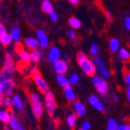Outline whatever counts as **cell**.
Returning <instances> with one entry per match:
<instances>
[{
	"label": "cell",
	"instance_id": "38",
	"mask_svg": "<svg viewBox=\"0 0 130 130\" xmlns=\"http://www.w3.org/2000/svg\"><path fill=\"white\" fill-rule=\"evenodd\" d=\"M30 74H31V76H37V75L40 74V72H39V70H38V68H37V67H33L32 69H31V71H30Z\"/></svg>",
	"mask_w": 130,
	"mask_h": 130
},
{
	"label": "cell",
	"instance_id": "11",
	"mask_svg": "<svg viewBox=\"0 0 130 130\" xmlns=\"http://www.w3.org/2000/svg\"><path fill=\"white\" fill-rule=\"evenodd\" d=\"M37 40L39 42V45L43 48L47 47L49 41H48V37H46V33L44 32L43 30H41V29H39V30L37 31Z\"/></svg>",
	"mask_w": 130,
	"mask_h": 130
},
{
	"label": "cell",
	"instance_id": "8",
	"mask_svg": "<svg viewBox=\"0 0 130 130\" xmlns=\"http://www.w3.org/2000/svg\"><path fill=\"white\" fill-rule=\"evenodd\" d=\"M54 69L57 73V75H65L68 69V66L65 60H57L54 63Z\"/></svg>",
	"mask_w": 130,
	"mask_h": 130
},
{
	"label": "cell",
	"instance_id": "29",
	"mask_svg": "<svg viewBox=\"0 0 130 130\" xmlns=\"http://www.w3.org/2000/svg\"><path fill=\"white\" fill-rule=\"evenodd\" d=\"M8 123H9V126H10V127L12 128L13 130H15V128L18 126V125L20 124L19 122H18V118H17V117H15V116H13V115L10 116V118H9Z\"/></svg>",
	"mask_w": 130,
	"mask_h": 130
},
{
	"label": "cell",
	"instance_id": "19",
	"mask_svg": "<svg viewBox=\"0 0 130 130\" xmlns=\"http://www.w3.org/2000/svg\"><path fill=\"white\" fill-rule=\"evenodd\" d=\"M56 80H57V83L59 84V86H61L64 88L70 87L69 80H68V78H67V76L65 75H57L56 76Z\"/></svg>",
	"mask_w": 130,
	"mask_h": 130
},
{
	"label": "cell",
	"instance_id": "13",
	"mask_svg": "<svg viewBox=\"0 0 130 130\" xmlns=\"http://www.w3.org/2000/svg\"><path fill=\"white\" fill-rule=\"evenodd\" d=\"M24 41L26 47L30 50H36L37 48H39V46H40L38 40L37 38H35V37H26Z\"/></svg>",
	"mask_w": 130,
	"mask_h": 130
},
{
	"label": "cell",
	"instance_id": "39",
	"mask_svg": "<svg viewBox=\"0 0 130 130\" xmlns=\"http://www.w3.org/2000/svg\"><path fill=\"white\" fill-rule=\"evenodd\" d=\"M125 26H126V28L127 29V30H129L130 29V18L129 17H126V18H125Z\"/></svg>",
	"mask_w": 130,
	"mask_h": 130
},
{
	"label": "cell",
	"instance_id": "41",
	"mask_svg": "<svg viewBox=\"0 0 130 130\" xmlns=\"http://www.w3.org/2000/svg\"><path fill=\"white\" fill-rule=\"evenodd\" d=\"M69 1L70 4L74 5V6H76V5H78L79 3H80V0H68Z\"/></svg>",
	"mask_w": 130,
	"mask_h": 130
},
{
	"label": "cell",
	"instance_id": "37",
	"mask_svg": "<svg viewBox=\"0 0 130 130\" xmlns=\"http://www.w3.org/2000/svg\"><path fill=\"white\" fill-rule=\"evenodd\" d=\"M117 130H130V126L126 125V124H123V125H119L117 126Z\"/></svg>",
	"mask_w": 130,
	"mask_h": 130
},
{
	"label": "cell",
	"instance_id": "33",
	"mask_svg": "<svg viewBox=\"0 0 130 130\" xmlns=\"http://www.w3.org/2000/svg\"><path fill=\"white\" fill-rule=\"evenodd\" d=\"M49 18L53 22H56H56L58 21V15H57V14L55 11H52L51 13H49Z\"/></svg>",
	"mask_w": 130,
	"mask_h": 130
},
{
	"label": "cell",
	"instance_id": "36",
	"mask_svg": "<svg viewBox=\"0 0 130 130\" xmlns=\"http://www.w3.org/2000/svg\"><path fill=\"white\" fill-rule=\"evenodd\" d=\"M67 37H69L70 39H75L76 37V34L73 29H69L68 32H67Z\"/></svg>",
	"mask_w": 130,
	"mask_h": 130
},
{
	"label": "cell",
	"instance_id": "26",
	"mask_svg": "<svg viewBox=\"0 0 130 130\" xmlns=\"http://www.w3.org/2000/svg\"><path fill=\"white\" fill-rule=\"evenodd\" d=\"M10 114L7 111L3 110L1 107H0V121H2L3 123L7 124L8 123L9 118H10Z\"/></svg>",
	"mask_w": 130,
	"mask_h": 130
},
{
	"label": "cell",
	"instance_id": "45",
	"mask_svg": "<svg viewBox=\"0 0 130 130\" xmlns=\"http://www.w3.org/2000/svg\"><path fill=\"white\" fill-rule=\"evenodd\" d=\"M15 130H25V128H24V126H22L21 124H19V125H18V126L15 128Z\"/></svg>",
	"mask_w": 130,
	"mask_h": 130
},
{
	"label": "cell",
	"instance_id": "7",
	"mask_svg": "<svg viewBox=\"0 0 130 130\" xmlns=\"http://www.w3.org/2000/svg\"><path fill=\"white\" fill-rule=\"evenodd\" d=\"M93 63H94V65L95 66V68L100 72V74L102 75L104 77L107 78L110 76L111 73L107 70V68H106V66H105V63L101 59L98 58V57H95V58L94 59Z\"/></svg>",
	"mask_w": 130,
	"mask_h": 130
},
{
	"label": "cell",
	"instance_id": "1",
	"mask_svg": "<svg viewBox=\"0 0 130 130\" xmlns=\"http://www.w3.org/2000/svg\"><path fill=\"white\" fill-rule=\"evenodd\" d=\"M76 61L80 68L83 70L85 74L88 76H93L95 75V66L94 65L93 61L87 57L83 52H79L76 55Z\"/></svg>",
	"mask_w": 130,
	"mask_h": 130
},
{
	"label": "cell",
	"instance_id": "23",
	"mask_svg": "<svg viewBox=\"0 0 130 130\" xmlns=\"http://www.w3.org/2000/svg\"><path fill=\"white\" fill-rule=\"evenodd\" d=\"M10 37L12 38V40L15 42L17 44H19V38H20V30L19 28L15 27L12 29L10 33Z\"/></svg>",
	"mask_w": 130,
	"mask_h": 130
},
{
	"label": "cell",
	"instance_id": "42",
	"mask_svg": "<svg viewBox=\"0 0 130 130\" xmlns=\"http://www.w3.org/2000/svg\"><path fill=\"white\" fill-rule=\"evenodd\" d=\"M106 18H107V19H108V21H111V20H112V15H111V13L109 12V11H106Z\"/></svg>",
	"mask_w": 130,
	"mask_h": 130
},
{
	"label": "cell",
	"instance_id": "21",
	"mask_svg": "<svg viewBox=\"0 0 130 130\" xmlns=\"http://www.w3.org/2000/svg\"><path fill=\"white\" fill-rule=\"evenodd\" d=\"M68 24H69V26H71L73 29H78V28L81 27L82 23H81V21L78 19L77 18L72 17V18H70L69 20H68Z\"/></svg>",
	"mask_w": 130,
	"mask_h": 130
},
{
	"label": "cell",
	"instance_id": "48",
	"mask_svg": "<svg viewBox=\"0 0 130 130\" xmlns=\"http://www.w3.org/2000/svg\"><path fill=\"white\" fill-rule=\"evenodd\" d=\"M67 58H68V56H67V55H64V56H63V60H65V61H66Z\"/></svg>",
	"mask_w": 130,
	"mask_h": 130
},
{
	"label": "cell",
	"instance_id": "22",
	"mask_svg": "<svg viewBox=\"0 0 130 130\" xmlns=\"http://www.w3.org/2000/svg\"><path fill=\"white\" fill-rule=\"evenodd\" d=\"M119 40L117 38H112L109 41V48H110V50L112 51V52L116 53L118 51V49H119Z\"/></svg>",
	"mask_w": 130,
	"mask_h": 130
},
{
	"label": "cell",
	"instance_id": "3",
	"mask_svg": "<svg viewBox=\"0 0 130 130\" xmlns=\"http://www.w3.org/2000/svg\"><path fill=\"white\" fill-rule=\"evenodd\" d=\"M29 101H30L32 112L37 119H40L43 115V105H42L41 99L37 94L31 93L29 94Z\"/></svg>",
	"mask_w": 130,
	"mask_h": 130
},
{
	"label": "cell",
	"instance_id": "44",
	"mask_svg": "<svg viewBox=\"0 0 130 130\" xmlns=\"http://www.w3.org/2000/svg\"><path fill=\"white\" fill-rule=\"evenodd\" d=\"M3 91H4V84L0 80V93H3Z\"/></svg>",
	"mask_w": 130,
	"mask_h": 130
},
{
	"label": "cell",
	"instance_id": "28",
	"mask_svg": "<svg viewBox=\"0 0 130 130\" xmlns=\"http://www.w3.org/2000/svg\"><path fill=\"white\" fill-rule=\"evenodd\" d=\"M0 105H1V106L4 107V108L9 109L11 107V106H12L11 98H9V96H6V98L4 96V98H3V99L1 100V102H0Z\"/></svg>",
	"mask_w": 130,
	"mask_h": 130
},
{
	"label": "cell",
	"instance_id": "40",
	"mask_svg": "<svg viewBox=\"0 0 130 130\" xmlns=\"http://www.w3.org/2000/svg\"><path fill=\"white\" fill-rule=\"evenodd\" d=\"M5 32H7V28H6V26H5L4 25L0 23V34H1V33H5Z\"/></svg>",
	"mask_w": 130,
	"mask_h": 130
},
{
	"label": "cell",
	"instance_id": "31",
	"mask_svg": "<svg viewBox=\"0 0 130 130\" xmlns=\"http://www.w3.org/2000/svg\"><path fill=\"white\" fill-rule=\"evenodd\" d=\"M98 53V46L96 44H92L90 46V55L93 56H95Z\"/></svg>",
	"mask_w": 130,
	"mask_h": 130
},
{
	"label": "cell",
	"instance_id": "14",
	"mask_svg": "<svg viewBox=\"0 0 130 130\" xmlns=\"http://www.w3.org/2000/svg\"><path fill=\"white\" fill-rule=\"evenodd\" d=\"M18 55H19L20 60H21V62L23 64H25V65H28V64L31 62L30 53H28L27 51H26L23 47H21L19 49V51H18Z\"/></svg>",
	"mask_w": 130,
	"mask_h": 130
},
{
	"label": "cell",
	"instance_id": "9",
	"mask_svg": "<svg viewBox=\"0 0 130 130\" xmlns=\"http://www.w3.org/2000/svg\"><path fill=\"white\" fill-rule=\"evenodd\" d=\"M89 104L93 106L94 108L96 109L98 111H104V104L99 100V98L96 96L95 95H91L88 98Z\"/></svg>",
	"mask_w": 130,
	"mask_h": 130
},
{
	"label": "cell",
	"instance_id": "25",
	"mask_svg": "<svg viewBox=\"0 0 130 130\" xmlns=\"http://www.w3.org/2000/svg\"><path fill=\"white\" fill-rule=\"evenodd\" d=\"M42 10H43V12H45V13L46 14H49L51 13L52 11H54V9H53V6L52 4L50 3V1H44L43 3H42Z\"/></svg>",
	"mask_w": 130,
	"mask_h": 130
},
{
	"label": "cell",
	"instance_id": "16",
	"mask_svg": "<svg viewBox=\"0 0 130 130\" xmlns=\"http://www.w3.org/2000/svg\"><path fill=\"white\" fill-rule=\"evenodd\" d=\"M42 54H43V51L41 49H37L33 50L32 52L30 53V60L31 62H33L34 64H37L40 61V58H41Z\"/></svg>",
	"mask_w": 130,
	"mask_h": 130
},
{
	"label": "cell",
	"instance_id": "43",
	"mask_svg": "<svg viewBox=\"0 0 130 130\" xmlns=\"http://www.w3.org/2000/svg\"><path fill=\"white\" fill-rule=\"evenodd\" d=\"M126 96H127V99H130V87L128 86V87L126 88Z\"/></svg>",
	"mask_w": 130,
	"mask_h": 130
},
{
	"label": "cell",
	"instance_id": "30",
	"mask_svg": "<svg viewBox=\"0 0 130 130\" xmlns=\"http://www.w3.org/2000/svg\"><path fill=\"white\" fill-rule=\"evenodd\" d=\"M117 122L115 119H109L107 122V129H112V130H117Z\"/></svg>",
	"mask_w": 130,
	"mask_h": 130
},
{
	"label": "cell",
	"instance_id": "20",
	"mask_svg": "<svg viewBox=\"0 0 130 130\" xmlns=\"http://www.w3.org/2000/svg\"><path fill=\"white\" fill-rule=\"evenodd\" d=\"M12 41H13V40L11 38L10 35L7 34V32L1 33V34H0V42H1V44H2L3 46H9Z\"/></svg>",
	"mask_w": 130,
	"mask_h": 130
},
{
	"label": "cell",
	"instance_id": "18",
	"mask_svg": "<svg viewBox=\"0 0 130 130\" xmlns=\"http://www.w3.org/2000/svg\"><path fill=\"white\" fill-rule=\"evenodd\" d=\"M64 95H65L66 98L69 101H75L76 100V93L71 87H67L64 88Z\"/></svg>",
	"mask_w": 130,
	"mask_h": 130
},
{
	"label": "cell",
	"instance_id": "27",
	"mask_svg": "<svg viewBox=\"0 0 130 130\" xmlns=\"http://www.w3.org/2000/svg\"><path fill=\"white\" fill-rule=\"evenodd\" d=\"M76 114H71V115L68 116L67 119V125L69 126V127L71 128H74L76 126Z\"/></svg>",
	"mask_w": 130,
	"mask_h": 130
},
{
	"label": "cell",
	"instance_id": "10",
	"mask_svg": "<svg viewBox=\"0 0 130 130\" xmlns=\"http://www.w3.org/2000/svg\"><path fill=\"white\" fill-rule=\"evenodd\" d=\"M3 84H4V94L5 96H9V95H12L13 93V89H14V86H15V82L13 81L12 78L10 79H5L2 81Z\"/></svg>",
	"mask_w": 130,
	"mask_h": 130
},
{
	"label": "cell",
	"instance_id": "46",
	"mask_svg": "<svg viewBox=\"0 0 130 130\" xmlns=\"http://www.w3.org/2000/svg\"><path fill=\"white\" fill-rule=\"evenodd\" d=\"M113 98H114L116 101H117V100H118V96H117V94H113Z\"/></svg>",
	"mask_w": 130,
	"mask_h": 130
},
{
	"label": "cell",
	"instance_id": "17",
	"mask_svg": "<svg viewBox=\"0 0 130 130\" xmlns=\"http://www.w3.org/2000/svg\"><path fill=\"white\" fill-rule=\"evenodd\" d=\"M11 102H12V106L18 110H21L23 108V101H22L19 95H18V94L14 95L13 98H11Z\"/></svg>",
	"mask_w": 130,
	"mask_h": 130
},
{
	"label": "cell",
	"instance_id": "6",
	"mask_svg": "<svg viewBox=\"0 0 130 130\" xmlns=\"http://www.w3.org/2000/svg\"><path fill=\"white\" fill-rule=\"evenodd\" d=\"M33 79L35 81V84L37 86V87L38 88V90L41 93L45 94L48 90V85L46 83V81L43 78V76H41V74H38L37 76H33Z\"/></svg>",
	"mask_w": 130,
	"mask_h": 130
},
{
	"label": "cell",
	"instance_id": "32",
	"mask_svg": "<svg viewBox=\"0 0 130 130\" xmlns=\"http://www.w3.org/2000/svg\"><path fill=\"white\" fill-rule=\"evenodd\" d=\"M69 83L72 85H76L78 83V81H79V76H78V75L76 74H72L71 76H70L69 77Z\"/></svg>",
	"mask_w": 130,
	"mask_h": 130
},
{
	"label": "cell",
	"instance_id": "12",
	"mask_svg": "<svg viewBox=\"0 0 130 130\" xmlns=\"http://www.w3.org/2000/svg\"><path fill=\"white\" fill-rule=\"evenodd\" d=\"M60 50L58 49L57 47L56 46H52V47L50 48L49 52H48V59L51 63H56V61L59 60L60 58Z\"/></svg>",
	"mask_w": 130,
	"mask_h": 130
},
{
	"label": "cell",
	"instance_id": "15",
	"mask_svg": "<svg viewBox=\"0 0 130 130\" xmlns=\"http://www.w3.org/2000/svg\"><path fill=\"white\" fill-rule=\"evenodd\" d=\"M74 108L76 110V115L78 117H83L86 115L87 109H86V106L83 103L79 102V101H76L74 103Z\"/></svg>",
	"mask_w": 130,
	"mask_h": 130
},
{
	"label": "cell",
	"instance_id": "49",
	"mask_svg": "<svg viewBox=\"0 0 130 130\" xmlns=\"http://www.w3.org/2000/svg\"><path fill=\"white\" fill-rule=\"evenodd\" d=\"M78 130H84V129H82V128H80V129H78Z\"/></svg>",
	"mask_w": 130,
	"mask_h": 130
},
{
	"label": "cell",
	"instance_id": "5",
	"mask_svg": "<svg viewBox=\"0 0 130 130\" xmlns=\"http://www.w3.org/2000/svg\"><path fill=\"white\" fill-rule=\"evenodd\" d=\"M45 101H46V111L49 114L50 116L54 115L55 111L56 108V100H55L54 95L51 91L47 90V91L45 93Z\"/></svg>",
	"mask_w": 130,
	"mask_h": 130
},
{
	"label": "cell",
	"instance_id": "50",
	"mask_svg": "<svg viewBox=\"0 0 130 130\" xmlns=\"http://www.w3.org/2000/svg\"><path fill=\"white\" fill-rule=\"evenodd\" d=\"M106 130H112V129H106Z\"/></svg>",
	"mask_w": 130,
	"mask_h": 130
},
{
	"label": "cell",
	"instance_id": "35",
	"mask_svg": "<svg viewBox=\"0 0 130 130\" xmlns=\"http://www.w3.org/2000/svg\"><path fill=\"white\" fill-rule=\"evenodd\" d=\"M124 81L126 83L127 86H129L130 84V74L129 72H126L125 74H124Z\"/></svg>",
	"mask_w": 130,
	"mask_h": 130
},
{
	"label": "cell",
	"instance_id": "2",
	"mask_svg": "<svg viewBox=\"0 0 130 130\" xmlns=\"http://www.w3.org/2000/svg\"><path fill=\"white\" fill-rule=\"evenodd\" d=\"M15 71V65H14L12 56L8 52L6 54V60L3 69L0 72V80L3 81L5 79H10L13 76V73Z\"/></svg>",
	"mask_w": 130,
	"mask_h": 130
},
{
	"label": "cell",
	"instance_id": "34",
	"mask_svg": "<svg viewBox=\"0 0 130 130\" xmlns=\"http://www.w3.org/2000/svg\"><path fill=\"white\" fill-rule=\"evenodd\" d=\"M81 128L84 130H89L90 128H91V124L89 123L88 121H85L83 122L82 126H81Z\"/></svg>",
	"mask_w": 130,
	"mask_h": 130
},
{
	"label": "cell",
	"instance_id": "51",
	"mask_svg": "<svg viewBox=\"0 0 130 130\" xmlns=\"http://www.w3.org/2000/svg\"><path fill=\"white\" fill-rule=\"evenodd\" d=\"M46 1H49V0H46Z\"/></svg>",
	"mask_w": 130,
	"mask_h": 130
},
{
	"label": "cell",
	"instance_id": "24",
	"mask_svg": "<svg viewBox=\"0 0 130 130\" xmlns=\"http://www.w3.org/2000/svg\"><path fill=\"white\" fill-rule=\"evenodd\" d=\"M118 55H119V57L124 61H128L130 57L129 51L126 48H119L118 49Z\"/></svg>",
	"mask_w": 130,
	"mask_h": 130
},
{
	"label": "cell",
	"instance_id": "4",
	"mask_svg": "<svg viewBox=\"0 0 130 130\" xmlns=\"http://www.w3.org/2000/svg\"><path fill=\"white\" fill-rule=\"evenodd\" d=\"M92 77V83L96 87V91L101 95H106L108 92V84L106 83V81L95 75Z\"/></svg>",
	"mask_w": 130,
	"mask_h": 130
},
{
	"label": "cell",
	"instance_id": "47",
	"mask_svg": "<svg viewBox=\"0 0 130 130\" xmlns=\"http://www.w3.org/2000/svg\"><path fill=\"white\" fill-rule=\"evenodd\" d=\"M4 96H5L4 94H3V93H0V102H1V100H2L3 98H4Z\"/></svg>",
	"mask_w": 130,
	"mask_h": 130
}]
</instances>
